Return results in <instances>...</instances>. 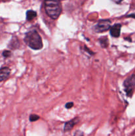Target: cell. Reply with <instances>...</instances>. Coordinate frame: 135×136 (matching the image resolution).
<instances>
[{
	"label": "cell",
	"instance_id": "1",
	"mask_svg": "<svg viewBox=\"0 0 135 136\" xmlns=\"http://www.w3.org/2000/svg\"><path fill=\"white\" fill-rule=\"evenodd\" d=\"M25 43L33 50H40L43 48V41L41 36L36 30H32L25 34Z\"/></svg>",
	"mask_w": 135,
	"mask_h": 136
},
{
	"label": "cell",
	"instance_id": "2",
	"mask_svg": "<svg viewBox=\"0 0 135 136\" xmlns=\"http://www.w3.org/2000/svg\"><path fill=\"white\" fill-rule=\"evenodd\" d=\"M46 13L52 19H57L62 12V7L58 1H45Z\"/></svg>",
	"mask_w": 135,
	"mask_h": 136
},
{
	"label": "cell",
	"instance_id": "3",
	"mask_svg": "<svg viewBox=\"0 0 135 136\" xmlns=\"http://www.w3.org/2000/svg\"><path fill=\"white\" fill-rule=\"evenodd\" d=\"M123 86L125 92L128 97H132L133 90L135 87V74H132L126 78L123 82Z\"/></svg>",
	"mask_w": 135,
	"mask_h": 136
},
{
	"label": "cell",
	"instance_id": "4",
	"mask_svg": "<svg viewBox=\"0 0 135 136\" xmlns=\"http://www.w3.org/2000/svg\"><path fill=\"white\" fill-rule=\"evenodd\" d=\"M111 21L109 19H101L94 26L93 30L96 33H103L111 29Z\"/></svg>",
	"mask_w": 135,
	"mask_h": 136
},
{
	"label": "cell",
	"instance_id": "5",
	"mask_svg": "<svg viewBox=\"0 0 135 136\" xmlns=\"http://www.w3.org/2000/svg\"><path fill=\"white\" fill-rule=\"evenodd\" d=\"M79 122V118L78 117H75L73 119L71 120L68 121L67 122L65 123L64 128V132H69L73 128L74 126L77 124V123Z\"/></svg>",
	"mask_w": 135,
	"mask_h": 136
},
{
	"label": "cell",
	"instance_id": "6",
	"mask_svg": "<svg viewBox=\"0 0 135 136\" xmlns=\"http://www.w3.org/2000/svg\"><path fill=\"white\" fill-rule=\"evenodd\" d=\"M121 25L120 23H116L111 27L110 34L113 37L118 38L119 37L121 34Z\"/></svg>",
	"mask_w": 135,
	"mask_h": 136
},
{
	"label": "cell",
	"instance_id": "7",
	"mask_svg": "<svg viewBox=\"0 0 135 136\" xmlns=\"http://www.w3.org/2000/svg\"><path fill=\"white\" fill-rule=\"evenodd\" d=\"M11 74V69L8 67L0 68V82L7 80Z\"/></svg>",
	"mask_w": 135,
	"mask_h": 136
},
{
	"label": "cell",
	"instance_id": "8",
	"mask_svg": "<svg viewBox=\"0 0 135 136\" xmlns=\"http://www.w3.org/2000/svg\"><path fill=\"white\" fill-rule=\"evenodd\" d=\"M8 47L10 49L15 50L19 47V42L17 37H13L8 44Z\"/></svg>",
	"mask_w": 135,
	"mask_h": 136
},
{
	"label": "cell",
	"instance_id": "9",
	"mask_svg": "<svg viewBox=\"0 0 135 136\" xmlns=\"http://www.w3.org/2000/svg\"><path fill=\"white\" fill-rule=\"evenodd\" d=\"M99 42L100 44L101 47L105 49L109 46V39L106 36H103V37H101L99 39Z\"/></svg>",
	"mask_w": 135,
	"mask_h": 136
},
{
	"label": "cell",
	"instance_id": "10",
	"mask_svg": "<svg viewBox=\"0 0 135 136\" xmlns=\"http://www.w3.org/2000/svg\"><path fill=\"white\" fill-rule=\"evenodd\" d=\"M27 21H32L33 19H35L37 15V12L33 10H28L26 13Z\"/></svg>",
	"mask_w": 135,
	"mask_h": 136
},
{
	"label": "cell",
	"instance_id": "11",
	"mask_svg": "<svg viewBox=\"0 0 135 136\" xmlns=\"http://www.w3.org/2000/svg\"><path fill=\"white\" fill-rule=\"evenodd\" d=\"M40 119V117L38 115L36 114H31L29 116V121L31 122H35V121L39 120Z\"/></svg>",
	"mask_w": 135,
	"mask_h": 136
},
{
	"label": "cell",
	"instance_id": "12",
	"mask_svg": "<svg viewBox=\"0 0 135 136\" xmlns=\"http://www.w3.org/2000/svg\"><path fill=\"white\" fill-rule=\"evenodd\" d=\"M2 55L5 57V58H7V57H9L11 55V51H8V50H5V51H4L2 53Z\"/></svg>",
	"mask_w": 135,
	"mask_h": 136
},
{
	"label": "cell",
	"instance_id": "13",
	"mask_svg": "<svg viewBox=\"0 0 135 136\" xmlns=\"http://www.w3.org/2000/svg\"><path fill=\"white\" fill-rule=\"evenodd\" d=\"M73 102H68V103H66V104H65V108H66V109H70L73 107Z\"/></svg>",
	"mask_w": 135,
	"mask_h": 136
},
{
	"label": "cell",
	"instance_id": "14",
	"mask_svg": "<svg viewBox=\"0 0 135 136\" xmlns=\"http://www.w3.org/2000/svg\"><path fill=\"white\" fill-rule=\"evenodd\" d=\"M73 136H83V132H81V130H77L74 133V135Z\"/></svg>",
	"mask_w": 135,
	"mask_h": 136
},
{
	"label": "cell",
	"instance_id": "15",
	"mask_svg": "<svg viewBox=\"0 0 135 136\" xmlns=\"http://www.w3.org/2000/svg\"><path fill=\"white\" fill-rule=\"evenodd\" d=\"M84 51H86L87 53H88V54H91V55H93V54H95V53H93V52H92V51H91L90 49H88V48H87V47H86L85 45H84Z\"/></svg>",
	"mask_w": 135,
	"mask_h": 136
},
{
	"label": "cell",
	"instance_id": "16",
	"mask_svg": "<svg viewBox=\"0 0 135 136\" xmlns=\"http://www.w3.org/2000/svg\"><path fill=\"white\" fill-rule=\"evenodd\" d=\"M127 17H132V18H134V19H135V13L128 15L127 16Z\"/></svg>",
	"mask_w": 135,
	"mask_h": 136
},
{
	"label": "cell",
	"instance_id": "17",
	"mask_svg": "<svg viewBox=\"0 0 135 136\" xmlns=\"http://www.w3.org/2000/svg\"><path fill=\"white\" fill-rule=\"evenodd\" d=\"M125 40H127V41H129V42H131L132 41V39H131V38H125Z\"/></svg>",
	"mask_w": 135,
	"mask_h": 136
}]
</instances>
